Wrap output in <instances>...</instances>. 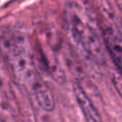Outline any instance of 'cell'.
Listing matches in <instances>:
<instances>
[{"instance_id":"obj_1","label":"cell","mask_w":122,"mask_h":122,"mask_svg":"<svg viewBox=\"0 0 122 122\" xmlns=\"http://www.w3.org/2000/svg\"><path fill=\"white\" fill-rule=\"evenodd\" d=\"M0 56L17 87L28 90L39 76L29 38L20 30L8 26L0 28Z\"/></svg>"},{"instance_id":"obj_2","label":"cell","mask_w":122,"mask_h":122,"mask_svg":"<svg viewBox=\"0 0 122 122\" xmlns=\"http://www.w3.org/2000/svg\"><path fill=\"white\" fill-rule=\"evenodd\" d=\"M64 15L73 41L92 61L104 65L106 62L104 44L97 31L99 23L96 16L89 10L88 6L75 1L66 4Z\"/></svg>"},{"instance_id":"obj_3","label":"cell","mask_w":122,"mask_h":122,"mask_svg":"<svg viewBox=\"0 0 122 122\" xmlns=\"http://www.w3.org/2000/svg\"><path fill=\"white\" fill-rule=\"evenodd\" d=\"M40 38L36 39L35 42V51H33L34 59L36 58L41 64V67L46 71L52 79L59 83L63 84L66 81V74L64 69L61 65V62L58 57L57 48L52 45L49 34H43Z\"/></svg>"},{"instance_id":"obj_4","label":"cell","mask_w":122,"mask_h":122,"mask_svg":"<svg viewBox=\"0 0 122 122\" xmlns=\"http://www.w3.org/2000/svg\"><path fill=\"white\" fill-rule=\"evenodd\" d=\"M18 115L17 97L12 88V79L8 67L0 56V116L7 120V117Z\"/></svg>"},{"instance_id":"obj_5","label":"cell","mask_w":122,"mask_h":122,"mask_svg":"<svg viewBox=\"0 0 122 122\" xmlns=\"http://www.w3.org/2000/svg\"><path fill=\"white\" fill-rule=\"evenodd\" d=\"M28 91L34 97L37 104L46 112L53 111L55 107V100L53 93L50 87L43 81L40 75L31 83Z\"/></svg>"},{"instance_id":"obj_6","label":"cell","mask_w":122,"mask_h":122,"mask_svg":"<svg viewBox=\"0 0 122 122\" xmlns=\"http://www.w3.org/2000/svg\"><path fill=\"white\" fill-rule=\"evenodd\" d=\"M102 41L112 60L122 69V36L113 29L100 26Z\"/></svg>"},{"instance_id":"obj_7","label":"cell","mask_w":122,"mask_h":122,"mask_svg":"<svg viewBox=\"0 0 122 122\" xmlns=\"http://www.w3.org/2000/svg\"><path fill=\"white\" fill-rule=\"evenodd\" d=\"M73 94L86 122H103L98 111L93 105V102L77 82L73 84Z\"/></svg>"},{"instance_id":"obj_8","label":"cell","mask_w":122,"mask_h":122,"mask_svg":"<svg viewBox=\"0 0 122 122\" xmlns=\"http://www.w3.org/2000/svg\"><path fill=\"white\" fill-rule=\"evenodd\" d=\"M19 95L16 94L17 97V104H18V114L22 117L23 122H36L35 113L33 112L32 105L28 98V96L25 95V89L21 87H17Z\"/></svg>"},{"instance_id":"obj_9","label":"cell","mask_w":122,"mask_h":122,"mask_svg":"<svg viewBox=\"0 0 122 122\" xmlns=\"http://www.w3.org/2000/svg\"><path fill=\"white\" fill-rule=\"evenodd\" d=\"M111 80L112 83L122 99V73L118 71H111Z\"/></svg>"},{"instance_id":"obj_10","label":"cell","mask_w":122,"mask_h":122,"mask_svg":"<svg viewBox=\"0 0 122 122\" xmlns=\"http://www.w3.org/2000/svg\"><path fill=\"white\" fill-rule=\"evenodd\" d=\"M114 1H115L116 5L118 6L119 10H122V0H114Z\"/></svg>"}]
</instances>
